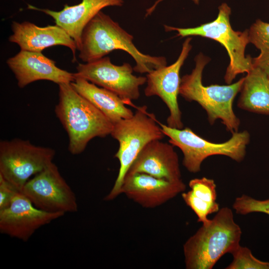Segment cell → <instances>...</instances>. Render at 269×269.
Masks as SVG:
<instances>
[{
    "label": "cell",
    "instance_id": "obj_1",
    "mask_svg": "<svg viewBox=\"0 0 269 269\" xmlns=\"http://www.w3.org/2000/svg\"><path fill=\"white\" fill-rule=\"evenodd\" d=\"M134 37L100 11L86 25L81 36L79 57L87 63L105 57L112 51L127 52L134 60V71L140 74L167 65L163 56H153L141 53L133 43Z\"/></svg>",
    "mask_w": 269,
    "mask_h": 269
},
{
    "label": "cell",
    "instance_id": "obj_2",
    "mask_svg": "<svg viewBox=\"0 0 269 269\" xmlns=\"http://www.w3.org/2000/svg\"><path fill=\"white\" fill-rule=\"evenodd\" d=\"M242 234L232 210L221 208L209 224L202 225L183 245L185 268L212 269L222 256L240 245Z\"/></svg>",
    "mask_w": 269,
    "mask_h": 269
},
{
    "label": "cell",
    "instance_id": "obj_3",
    "mask_svg": "<svg viewBox=\"0 0 269 269\" xmlns=\"http://www.w3.org/2000/svg\"><path fill=\"white\" fill-rule=\"evenodd\" d=\"M58 85L59 102L55 112L68 134L69 151L72 154H79L92 139L111 134L113 124L71 83Z\"/></svg>",
    "mask_w": 269,
    "mask_h": 269
},
{
    "label": "cell",
    "instance_id": "obj_4",
    "mask_svg": "<svg viewBox=\"0 0 269 269\" xmlns=\"http://www.w3.org/2000/svg\"><path fill=\"white\" fill-rule=\"evenodd\" d=\"M210 59L203 54L195 58V67L189 74L181 78L179 95L186 100L197 102L207 113L211 125L221 120L226 130L233 134L238 132L240 121L233 109V103L241 91L244 77L228 85L204 86L202 78L203 69Z\"/></svg>",
    "mask_w": 269,
    "mask_h": 269
},
{
    "label": "cell",
    "instance_id": "obj_5",
    "mask_svg": "<svg viewBox=\"0 0 269 269\" xmlns=\"http://www.w3.org/2000/svg\"><path fill=\"white\" fill-rule=\"evenodd\" d=\"M146 106L137 108L134 115L113 124L111 135L119 143L115 157L120 162V169L114 185L105 197V201H112L121 194L120 190L129 168L135 158L150 141L161 140L165 136L157 124L154 115L147 112Z\"/></svg>",
    "mask_w": 269,
    "mask_h": 269
},
{
    "label": "cell",
    "instance_id": "obj_6",
    "mask_svg": "<svg viewBox=\"0 0 269 269\" xmlns=\"http://www.w3.org/2000/svg\"><path fill=\"white\" fill-rule=\"evenodd\" d=\"M158 123L163 133L169 138V143L183 153L182 164L191 173L199 172L203 161L212 155H225L238 162L242 161L250 141L247 131L235 132L227 141L216 143L201 137L189 128L178 129Z\"/></svg>",
    "mask_w": 269,
    "mask_h": 269
},
{
    "label": "cell",
    "instance_id": "obj_7",
    "mask_svg": "<svg viewBox=\"0 0 269 269\" xmlns=\"http://www.w3.org/2000/svg\"><path fill=\"white\" fill-rule=\"evenodd\" d=\"M231 12L230 7L223 3L219 7L217 18L212 21L190 28L164 25L166 31H176L177 36H200L214 39L223 45L230 58V63L224 76L228 84H230L237 75L248 73L253 67V58L245 55L246 47L250 42L249 30L243 32L234 30L230 22Z\"/></svg>",
    "mask_w": 269,
    "mask_h": 269
},
{
    "label": "cell",
    "instance_id": "obj_8",
    "mask_svg": "<svg viewBox=\"0 0 269 269\" xmlns=\"http://www.w3.org/2000/svg\"><path fill=\"white\" fill-rule=\"evenodd\" d=\"M55 150L15 138L0 142V175L20 191L32 176L52 162Z\"/></svg>",
    "mask_w": 269,
    "mask_h": 269
},
{
    "label": "cell",
    "instance_id": "obj_9",
    "mask_svg": "<svg viewBox=\"0 0 269 269\" xmlns=\"http://www.w3.org/2000/svg\"><path fill=\"white\" fill-rule=\"evenodd\" d=\"M20 191L42 210L65 214L78 211L74 192L53 162L30 178Z\"/></svg>",
    "mask_w": 269,
    "mask_h": 269
},
{
    "label": "cell",
    "instance_id": "obj_10",
    "mask_svg": "<svg viewBox=\"0 0 269 269\" xmlns=\"http://www.w3.org/2000/svg\"><path fill=\"white\" fill-rule=\"evenodd\" d=\"M76 69L75 76L109 90L130 102L139 98V87L146 82V77L133 74L134 68L130 64L116 65L109 57L79 63Z\"/></svg>",
    "mask_w": 269,
    "mask_h": 269
},
{
    "label": "cell",
    "instance_id": "obj_11",
    "mask_svg": "<svg viewBox=\"0 0 269 269\" xmlns=\"http://www.w3.org/2000/svg\"><path fill=\"white\" fill-rule=\"evenodd\" d=\"M191 37L182 44L177 60L169 66L154 70L146 74V87L144 92L146 97L157 96L167 107L169 115L166 122L169 127L182 129L183 124L177 98L181 83L180 70L192 48Z\"/></svg>",
    "mask_w": 269,
    "mask_h": 269
},
{
    "label": "cell",
    "instance_id": "obj_12",
    "mask_svg": "<svg viewBox=\"0 0 269 269\" xmlns=\"http://www.w3.org/2000/svg\"><path fill=\"white\" fill-rule=\"evenodd\" d=\"M64 215L36 208L21 191H17L8 207L0 210V232L26 242L39 228Z\"/></svg>",
    "mask_w": 269,
    "mask_h": 269
},
{
    "label": "cell",
    "instance_id": "obj_13",
    "mask_svg": "<svg viewBox=\"0 0 269 269\" xmlns=\"http://www.w3.org/2000/svg\"><path fill=\"white\" fill-rule=\"evenodd\" d=\"M183 180L170 181L144 173H127L120 190L129 199L143 208H154L184 192Z\"/></svg>",
    "mask_w": 269,
    "mask_h": 269
},
{
    "label": "cell",
    "instance_id": "obj_14",
    "mask_svg": "<svg viewBox=\"0 0 269 269\" xmlns=\"http://www.w3.org/2000/svg\"><path fill=\"white\" fill-rule=\"evenodd\" d=\"M6 63L21 88L38 80L50 81L59 85L71 83L75 79L74 73L58 68L54 61L42 52L21 50L8 58Z\"/></svg>",
    "mask_w": 269,
    "mask_h": 269
},
{
    "label": "cell",
    "instance_id": "obj_15",
    "mask_svg": "<svg viewBox=\"0 0 269 269\" xmlns=\"http://www.w3.org/2000/svg\"><path fill=\"white\" fill-rule=\"evenodd\" d=\"M135 173H144L170 181L182 180L178 156L173 146L158 139L144 146L127 172Z\"/></svg>",
    "mask_w": 269,
    "mask_h": 269
},
{
    "label": "cell",
    "instance_id": "obj_16",
    "mask_svg": "<svg viewBox=\"0 0 269 269\" xmlns=\"http://www.w3.org/2000/svg\"><path fill=\"white\" fill-rule=\"evenodd\" d=\"M12 34L9 37L10 42L18 44L21 50L42 52L45 48L63 45L71 49L73 61L76 60L77 44L74 40L57 25L38 26L28 21H13Z\"/></svg>",
    "mask_w": 269,
    "mask_h": 269
},
{
    "label": "cell",
    "instance_id": "obj_17",
    "mask_svg": "<svg viewBox=\"0 0 269 269\" xmlns=\"http://www.w3.org/2000/svg\"><path fill=\"white\" fill-rule=\"evenodd\" d=\"M123 0H82L76 5L65 4L60 11L39 8L28 5V8L39 10L52 17L56 25L62 28L80 48L82 32L86 25L101 10L111 6H121Z\"/></svg>",
    "mask_w": 269,
    "mask_h": 269
},
{
    "label": "cell",
    "instance_id": "obj_18",
    "mask_svg": "<svg viewBox=\"0 0 269 269\" xmlns=\"http://www.w3.org/2000/svg\"><path fill=\"white\" fill-rule=\"evenodd\" d=\"M71 85L113 124L122 119L131 118L134 114L125 106L126 104L133 105L132 102L123 100L114 93L98 87L83 78L75 76Z\"/></svg>",
    "mask_w": 269,
    "mask_h": 269
},
{
    "label": "cell",
    "instance_id": "obj_19",
    "mask_svg": "<svg viewBox=\"0 0 269 269\" xmlns=\"http://www.w3.org/2000/svg\"><path fill=\"white\" fill-rule=\"evenodd\" d=\"M238 107L244 110L269 116V78L254 67L244 77Z\"/></svg>",
    "mask_w": 269,
    "mask_h": 269
},
{
    "label": "cell",
    "instance_id": "obj_20",
    "mask_svg": "<svg viewBox=\"0 0 269 269\" xmlns=\"http://www.w3.org/2000/svg\"><path fill=\"white\" fill-rule=\"evenodd\" d=\"M181 196L185 204L195 213L197 217V221L202 225H207L211 219L208 216L214 213H217L220 209L219 204L217 202L209 203L205 201L194 194L190 190L188 192H183Z\"/></svg>",
    "mask_w": 269,
    "mask_h": 269
},
{
    "label": "cell",
    "instance_id": "obj_21",
    "mask_svg": "<svg viewBox=\"0 0 269 269\" xmlns=\"http://www.w3.org/2000/svg\"><path fill=\"white\" fill-rule=\"evenodd\" d=\"M231 254L233 260L226 269H269V262L256 258L246 247L240 245Z\"/></svg>",
    "mask_w": 269,
    "mask_h": 269
},
{
    "label": "cell",
    "instance_id": "obj_22",
    "mask_svg": "<svg viewBox=\"0 0 269 269\" xmlns=\"http://www.w3.org/2000/svg\"><path fill=\"white\" fill-rule=\"evenodd\" d=\"M232 207L237 214L241 215L256 212L269 215V198L258 200L242 194L235 198Z\"/></svg>",
    "mask_w": 269,
    "mask_h": 269
},
{
    "label": "cell",
    "instance_id": "obj_23",
    "mask_svg": "<svg viewBox=\"0 0 269 269\" xmlns=\"http://www.w3.org/2000/svg\"><path fill=\"white\" fill-rule=\"evenodd\" d=\"M188 185L191 190L199 198L209 202H216V184L213 179L206 177L190 180Z\"/></svg>",
    "mask_w": 269,
    "mask_h": 269
},
{
    "label": "cell",
    "instance_id": "obj_24",
    "mask_svg": "<svg viewBox=\"0 0 269 269\" xmlns=\"http://www.w3.org/2000/svg\"><path fill=\"white\" fill-rule=\"evenodd\" d=\"M249 38L261 51L269 49V23L257 19L249 30Z\"/></svg>",
    "mask_w": 269,
    "mask_h": 269
},
{
    "label": "cell",
    "instance_id": "obj_25",
    "mask_svg": "<svg viewBox=\"0 0 269 269\" xmlns=\"http://www.w3.org/2000/svg\"><path fill=\"white\" fill-rule=\"evenodd\" d=\"M17 191L0 175V210L8 207L14 194Z\"/></svg>",
    "mask_w": 269,
    "mask_h": 269
},
{
    "label": "cell",
    "instance_id": "obj_26",
    "mask_svg": "<svg viewBox=\"0 0 269 269\" xmlns=\"http://www.w3.org/2000/svg\"><path fill=\"white\" fill-rule=\"evenodd\" d=\"M254 67L264 72L269 78V49L261 51L260 55L252 58Z\"/></svg>",
    "mask_w": 269,
    "mask_h": 269
},
{
    "label": "cell",
    "instance_id": "obj_27",
    "mask_svg": "<svg viewBox=\"0 0 269 269\" xmlns=\"http://www.w3.org/2000/svg\"><path fill=\"white\" fill-rule=\"evenodd\" d=\"M162 0H158L153 5H152L150 8H148L147 10L146 15H147L148 14H150L154 9L155 7H156V5L161 1ZM195 3L198 4L199 0H192Z\"/></svg>",
    "mask_w": 269,
    "mask_h": 269
}]
</instances>
